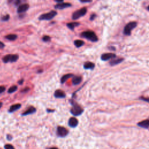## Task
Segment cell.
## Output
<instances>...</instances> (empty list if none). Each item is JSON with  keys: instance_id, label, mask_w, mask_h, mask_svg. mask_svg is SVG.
<instances>
[{"instance_id": "cell-29", "label": "cell", "mask_w": 149, "mask_h": 149, "mask_svg": "<svg viewBox=\"0 0 149 149\" xmlns=\"http://www.w3.org/2000/svg\"><path fill=\"white\" fill-rule=\"evenodd\" d=\"M5 88L4 86H0V94L2 93L5 92Z\"/></svg>"}, {"instance_id": "cell-33", "label": "cell", "mask_w": 149, "mask_h": 149, "mask_svg": "<svg viewBox=\"0 0 149 149\" xmlns=\"http://www.w3.org/2000/svg\"><path fill=\"white\" fill-rule=\"evenodd\" d=\"M54 1L58 2V3H61V2H63L64 0H54Z\"/></svg>"}, {"instance_id": "cell-10", "label": "cell", "mask_w": 149, "mask_h": 149, "mask_svg": "<svg viewBox=\"0 0 149 149\" xmlns=\"http://www.w3.org/2000/svg\"><path fill=\"white\" fill-rule=\"evenodd\" d=\"M29 8V4H25L21 5L19 6L18 10H17V12H18V13H23L27 11Z\"/></svg>"}, {"instance_id": "cell-17", "label": "cell", "mask_w": 149, "mask_h": 149, "mask_svg": "<svg viewBox=\"0 0 149 149\" xmlns=\"http://www.w3.org/2000/svg\"><path fill=\"white\" fill-rule=\"evenodd\" d=\"M83 67L85 69H93L95 67V64L91 62H86L84 63Z\"/></svg>"}, {"instance_id": "cell-9", "label": "cell", "mask_w": 149, "mask_h": 149, "mask_svg": "<svg viewBox=\"0 0 149 149\" xmlns=\"http://www.w3.org/2000/svg\"><path fill=\"white\" fill-rule=\"evenodd\" d=\"M72 6L71 4L70 3H64V2H61V3H58L55 6V8L57 9H64L66 8L71 7Z\"/></svg>"}, {"instance_id": "cell-31", "label": "cell", "mask_w": 149, "mask_h": 149, "mask_svg": "<svg viewBox=\"0 0 149 149\" xmlns=\"http://www.w3.org/2000/svg\"><path fill=\"white\" fill-rule=\"evenodd\" d=\"M96 17V15L94 14V13H93V14H92V15H91L90 18V21H93Z\"/></svg>"}, {"instance_id": "cell-16", "label": "cell", "mask_w": 149, "mask_h": 149, "mask_svg": "<svg viewBox=\"0 0 149 149\" xmlns=\"http://www.w3.org/2000/svg\"><path fill=\"white\" fill-rule=\"evenodd\" d=\"M82 78L81 76H73L72 79V84L73 85H78L81 83Z\"/></svg>"}, {"instance_id": "cell-13", "label": "cell", "mask_w": 149, "mask_h": 149, "mask_svg": "<svg viewBox=\"0 0 149 149\" xmlns=\"http://www.w3.org/2000/svg\"><path fill=\"white\" fill-rule=\"evenodd\" d=\"M138 125L139 127L143 128H149V119H146V120L140 122L138 123Z\"/></svg>"}, {"instance_id": "cell-21", "label": "cell", "mask_w": 149, "mask_h": 149, "mask_svg": "<svg viewBox=\"0 0 149 149\" xmlns=\"http://www.w3.org/2000/svg\"><path fill=\"white\" fill-rule=\"evenodd\" d=\"M74 44L76 47L79 48L84 45V42L83 41H82V40H75V41H74Z\"/></svg>"}, {"instance_id": "cell-34", "label": "cell", "mask_w": 149, "mask_h": 149, "mask_svg": "<svg viewBox=\"0 0 149 149\" xmlns=\"http://www.w3.org/2000/svg\"><path fill=\"white\" fill-rule=\"evenodd\" d=\"M23 80H19V84H22L23 83Z\"/></svg>"}, {"instance_id": "cell-32", "label": "cell", "mask_w": 149, "mask_h": 149, "mask_svg": "<svg viewBox=\"0 0 149 149\" xmlns=\"http://www.w3.org/2000/svg\"><path fill=\"white\" fill-rule=\"evenodd\" d=\"M5 47V44L3 43L2 42L0 41V49H2V48H4Z\"/></svg>"}, {"instance_id": "cell-39", "label": "cell", "mask_w": 149, "mask_h": 149, "mask_svg": "<svg viewBox=\"0 0 149 149\" xmlns=\"http://www.w3.org/2000/svg\"><path fill=\"white\" fill-rule=\"evenodd\" d=\"M147 9H148V10L149 11V6H148V7H147Z\"/></svg>"}, {"instance_id": "cell-4", "label": "cell", "mask_w": 149, "mask_h": 149, "mask_svg": "<svg viewBox=\"0 0 149 149\" xmlns=\"http://www.w3.org/2000/svg\"><path fill=\"white\" fill-rule=\"evenodd\" d=\"M57 15V12L55 11H51L50 12L41 15L39 18V19L40 21H49V20L52 19L54 18Z\"/></svg>"}, {"instance_id": "cell-28", "label": "cell", "mask_w": 149, "mask_h": 149, "mask_svg": "<svg viewBox=\"0 0 149 149\" xmlns=\"http://www.w3.org/2000/svg\"><path fill=\"white\" fill-rule=\"evenodd\" d=\"M140 99L144 101H146L147 102V103H149V98H146L144 97H140Z\"/></svg>"}, {"instance_id": "cell-27", "label": "cell", "mask_w": 149, "mask_h": 149, "mask_svg": "<svg viewBox=\"0 0 149 149\" xmlns=\"http://www.w3.org/2000/svg\"><path fill=\"white\" fill-rule=\"evenodd\" d=\"M4 148L5 149H15L14 147L11 144H5L4 146Z\"/></svg>"}, {"instance_id": "cell-8", "label": "cell", "mask_w": 149, "mask_h": 149, "mask_svg": "<svg viewBox=\"0 0 149 149\" xmlns=\"http://www.w3.org/2000/svg\"><path fill=\"white\" fill-rule=\"evenodd\" d=\"M116 58V55L113 53H105L101 55V59L104 61H108L111 59H114Z\"/></svg>"}, {"instance_id": "cell-12", "label": "cell", "mask_w": 149, "mask_h": 149, "mask_svg": "<svg viewBox=\"0 0 149 149\" xmlns=\"http://www.w3.org/2000/svg\"><path fill=\"white\" fill-rule=\"evenodd\" d=\"M54 97L58 99H62L65 97L66 94L64 91L61 90H57L54 93Z\"/></svg>"}, {"instance_id": "cell-14", "label": "cell", "mask_w": 149, "mask_h": 149, "mask_svg": "<svg viewBox=\"0 0 149 149\" xmlns=\"http://www.w3.org/2000/svg\"><path fill=\"white\" fill-rule=\"evenodd\" d=\"M36 108H34V107H32V106H31V107H30L29 108H28L27 111H25V112H24L22 114V116H26V115H30V114H34V112H36Z\"/></svg>"}, {"instance_id": "cell-25", "label": "cell", "mask_w": 149, "mask_h": 149, "mask_svg": "<svg viewBox=\"0 0 149 149\" xmlns=\"http://www.w3.org/2000/svg\"><path fill=\"white\" fill-rule=\"evenodd\" d=\"M43 40L45 42H47V41H49L51 40V37L48 36H44L43 37Z\"/></svg>"}, {"instance_id": "cell-7", "label": "cell", "mask_w": 149, "mask_h": 149, "mask_svg": "<svg viewBox=\"0 0 149 149\" xmlns=\"http://www.w3.org/2000/svg\"><path fill=\"white\" fill-rule=\"evenodd\" d=\"M57 135L59 137L64 138L68 134V131L63 127H58L57 129Z\"/></svg>"}, {"instance_id": "cell-26", "label": "cell", "mask_w": 149, "mask_h": 149, "mask_svg": "<svg viewBox=\"0 0 149 149\" xmlns=\"http://www.w3.org/2000/svg\"><path fill=\"white\" fill-rule=\"evenodd\" d=\"M9 18H10V17H9V15H6L4 16L1 18V20L2 21H7L9 19Z\"/></svg>"}, {"instance_id": "cell-37", "label": "cell", "mask_w": 149, "mask_h": 149, "mask_svg": "<svg viewBox=\"0 0 149 149\" xmlns=\"http://www.w3.org/2000/svg\"><path fill=\"white\" fill-rule=\"evenodd\" d=\"M2 103H1V102H0V108L2 107Z\"/></svg>"}, {"instance_id": "cell-3", "label": "cell", "mask_w": 149, "mask_h": 149, "mask_svg": "<svg viewBox=\"0 0 149 149\" xmlns=\"http://www.w3.org/2000/svg\"><path fill=\"white\" fill-rule=\"evenodd\" d=\"M137 25H138V23H137L136 22H131L128 23L125 26L124 29H123V34L126 36L131 35L132 31L136 28Z\"/></svg>"}, {"instance_id": "cell-1", "label": "cell", "mask_w": 149, "mask_h": 149, "mask_svg": "<svg viewBox=\"0 0 149 149\" xmlns=\"http://www.w3.org/2000/svg\"><path fill=\"white\" fill-rule=\"evenodd\" d=\"M81 36L83 38L86 39L92 42H97L99 40L97 36L93 31L88 30L83 32L81 34Z\"/></svg>"}, {"instance_id": "cell-35", "label": "cell", "mask_w": 149, "mask_h": 149, "mask_svg": "<svg viewBox=\"0 0 149 149\" xmlns=\"http://www.w3.org/2000/svg\"><path fill=\"white\" fill-rule=\"evenodd\" d=\"M47 112H54V110H50L49 109H47Z\"/></svg>"}, {"instance_id": "cell-2", "label": "cell", "mask_w": 149, "mask_h": 149, "mask_svg": "<svg viewBox=\"0 0 149 149\" xmlns=\"http://www.w3.org/2000/svg\"><path fill=\"white\" fill-rule=\"evenodd\" d=\"M72 108L71 110V112L72 115H75V116H79L83 113V110L80 105L73 101H72Z\"/></svg>"}, {"instance_id": "cell-23", "label": "cell", "mask_w": 149, "mask_h": 149, "mask_svg": "<svg viewBox=\"0 0 149 149\" xmlns=\"http://www.w3.org/2000/svg\"><path fill=\"white\" fill-rule=\"evenodd\" d=\"M17 90H18V87H17V86H13L11 87V88H9L8 90V92L9 93H13L15 92Z\"/></svg>"}, {"instance_id": "cell-6", "label": "cell", "mask_w": 149, "mask_h": 149, "mask_svg": "<svg viewBox=\"0 0 149 149\" xmlns=\"http://www.w3.org/2000/svg\"><path fill=\"white\" fill-rule=\"evenodd\" d=\"M19 56L17 54H8L5 55L2 58V61L4 63L15 62L18 61Z\"/></svg>"}, {"instance_id": "cell-5", "label": "cell", "mask_w": 149, "mask_h": 149, "mask_svg": "<svg viewBox=\"0 0 149 149\" xmlns=\"http://www.w3.org/2000/svg\"><path fill=\"white\" fill-rule=\"evenodd\" d=\"M87 8H82L80 9L78 11H76L74 13H73L72 16V19L73 20H77L81 17H83L87 13Z\"/></svg>"}, {"instance_id": "cell-19", "label": "cell", "mask_w": 149, "mask_h": 149, "mask_svg": "<svg viewBox=\"0 0 149 149\" xmlns=\"http://www.w3.org/2000/svg\"><path fill=\"white\" fill-rule=\"evenodd\" d=\"M79 25H80V23L78 22H71L69 23H67L66 26L69 29H70L71 30H74L75 28L79 26Z\"/></svg>"}, {"instance_id": "cell-30", "label": "cell", "mask_w": 149, "mask_h": 149, "mask_svg": "<svg viewBox=\"0 0 149 149\" xmlns=\"http://www.w3.org/2000/svg\"><path fill=\"white\" fill-rule=\"evenodd\" d=\"M82 3H89L92 1V0H79Z\"/></svg>"}, {"instance_id": "cell-22", "label": "cell", "mask_w": 149, "mask_h": 149, "mask_svg": "<svg viewBox=\"0 0 149 149\" xmlns=\"http://www.w3.org/2000/svg\"><path fill=\"white\" fill-rule=\"evenodd\" d=\"M5 38L6 39L10 40V41H14L17 39V35L16 34H9V35H7L5 37Z\"/></svg>"}, {"instance_id": "cell-36", "label": "cell", "mask_w": 149, "mask_h": 149, "mask_svg": "<svg viewBox=\"0 0 149 149\" xmlns=\"http://www.w3.org/2000/svg\"><path fill=\"white\" fill-rule=\"evenodd\" d=\"M110 50H115V48L113 47H109Z\"/></svg>"}, {"instance_id": "cell-24", "label": "cell", "mask_w": 149, "mask_h": 149, "mask_svg": "<svg viewBox=\"0 0 149 149\" xmlns=\"http://www.w3.org/2000/svg\"><path fill=\"white\" fill-rule=\"evenodd\" d=\"M9 3H13L15 6H17L21 3V0H9Z\"/></svg>"}, {"instance_id": "cell-11", "label": "cell", "mask_w": 149, "mask_h": 149, "mask_svg": "<svg viewBox=\"0 0 149 149\" xmlns=\"http://www.w3.org/2000/svg\"><path fill=\"white\" fill-rule=\"evenodd\" d=\"M78 120L74 117L71 118L68 121V125L71 127H76L78 125Z\"/></svg>"}, {"instance_id": "cell-18", "label": "cell", "mask_w": 149, "mask_h": 149, "mask_svg": "<svg viewBox=\"0 0 149 149\" xmlns=\"http://www.w3.org/2000/svg\"><path fill=\"white\" fill-rule=\"evenodd\" d=\"M21 104H13L12 106H11L10 108L9 109V112H13L15 111H16L17 110L19 109L21 107Z\"/></svg>"}, {"instance_id": "cell-20", "label": "cell", "mask_w": 149, "mask_h": 149, "mask_svg": "<svg viewBox=\"0 0 149 149\" xmlns=\"http://www.w3.org/2000/svg\"><path fill=\"white\" fill-rule=\"evenodd\" d=\"M73 77V75L72 74H71V73L64 75V76L61 77V83H65L68 79H69V78H71V77Z\"/></svg>"}, {"instance_id": "cell-38", "label": "cell", "mask_w": 149, "mask_h": 149, "mask_svg": "<svg viewBox=\"0 0 149 149\" xmlns=\"http://www.w3.org/2000/svg\"><path fill=\"white\" fill-rule=\"evenodd\" d=\"M58 149L56 148V147H51V148H50V149Z\"/></svg>"}, {"instance_id": "cell-15", "label": "cell", "mask_w": 149, "mask_h": 149, "mask_svg": "<svg viewBox=\"0 0 149 149\" xmlns=\"http://www.w3.org/2000/svg\"><path fill=\"white\" fill-rule=\"evenodd\" d=\"M124 59L122 58H116V59H114L112 60V61H111L110 62V65L111 66H114L118 65V64H120L122 62Z\"/></svg>"}]
</instances>
